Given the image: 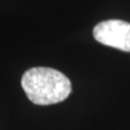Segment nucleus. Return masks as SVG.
I'll use <instances>...</instances> for the list:
<instances>
[{
  "mask_svg": "<svg viewBox=\"0 0 130 130\" xmlns=\"http://www.w3.org/2000/svg\"><path fill=\"white\" fill-rule=\"evenodd\" d=\"M93 37L105 46L130 52V23L120 20H107L98 23L93 28Z\"/></svg>",
  "mask_w": 130,
  "mask_h": 130,
  "instance_id": "2",
  "label": "nucleus"
},
{
  "mask_svg": "<svg viewBox=\"0 0 130 130\" xmlns=\"http://www.w3.org/2000/svg\"><path fill=\"white\" fill-rule=\"evenodd\" d=\"M22 88L34 104L60 103L70 95L71 80L63 73L51 67H32L22 76Z\"/></svg>",
  "mask_w": 130,
  "mask_h": 130,
  "instance_id": "1",
  "label": "nucleus"
}]
</instances>
